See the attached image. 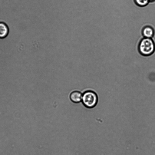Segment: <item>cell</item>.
Returning a JSON list of instances; mask_svg holds the SVG:
<instances>
[{
	"mask_svg": "<svg viewBox=\"0 0 155 155\" xmlns=\"http://www.w3.org/2000/svg\"><path fill=\"white\" fill-rule=\"evenodd\" d=\"M155 29L153 27L147 26L145 27L142 31L143 35L144 38H152L155 34Z\"/></svg>",
	"mask_w": 155,
	"mask_h": 155,
	"instance_id": "4",
	"label": "cell"
},
{
	"mask_svg": "<svg viewBox=\"0 0 155 155\" xmlns=\"http://www.w3.org/2000/svg\"><path fill=\"white\" fill-rule=\"evenodd\" d=\"M90 154H89V155H90Z\"/></svg>",
	"mask_w": 155,
	"mask_h": 155,
	"instance_id": "8",
	"label": "cell"
},
{
	"mask_svg": "<svg viewBox=\"0 0 155 155\" xmlns=\"http://www.w3.org/2000/svg\"><path fill=\"white\" fill-rule=\"evenodd\" d=\"M8 28L4 23H0V38H3L7 36L8 33Z\"/></svg>",
	"mask_w": 155,
	"mask_h": 155,
	"instance_id": "5",
	"label": "cell"
},
{
	"mask_svg": "<svg viewBox=\"0 0 155 155\" xmlns=\"http://www.w3.org/2000/svg\"><path fill=\"white\" fill-rule=\"evenodd\" d=\"M139 50L143 55H151L155 51V42L152 38H144L140 42Z\"/></svg>",
	"mask_w": 155,
	"mask_h": 155,
	"instance_id": "1",
	"label": "cell"
},
{
	"mask_svg": "<svg viewBox=\"0 0 155 155\" xmlns=\"http://www.w3.org/2000/svg\"><path fill=\"white\" fill-rule=\"evenodd\" d=\"M134 1L137 5L141 7L146 6L150 2L149 0H134Z\"/></svg>",
	"mask_w": 155,
	"mask_h": 155,
	"instance_id": "6",
	"label": "cell"
},
{
	"mask_svg": "<svg viewBox=\"0 0 155 155\" xmlns=\"http://www.w3.org/2000/svg\"><path fill=\"white\" fill-rule=\"evenodd\" d=\"M150 2H155V0H149Z\"/></svg>",
	"mask_w": 155,
	"mask_h": 155,
	"instance_id": "7",
	"label": "cell"
},
{
	"mask_svg": "<svg viewBox=\"0 0 155 155\" xmlns=\"http://www.w3.org/2000/svg\"><path fill=\"white\" fill-rule=\"evenodd\" d=\"M82 93L78 90L73 91L69 94L71 101L74 103H78L81 102Z\"/></svg>",
	"mask_w": 155,
	"mask_h": 155,
	"instance_id": "3",
	"label": "cell"
},
{
	"mask_svg": "<svg viewBox=\"0 0 155 155\" xmlns=\"http://www.w3.org/2000/svg\"><path fill=\"white\" fill-rule=\"evenodd\" d=\"M98 101V96L94 91L88 90L82 93L81 102L86 107L93 108L97 105Z\"/></svg>",
	"mask_w": 155,
	"mask_h": 155,
	"instance_id": "2",
	"label": "cell"
}]
</instances>
